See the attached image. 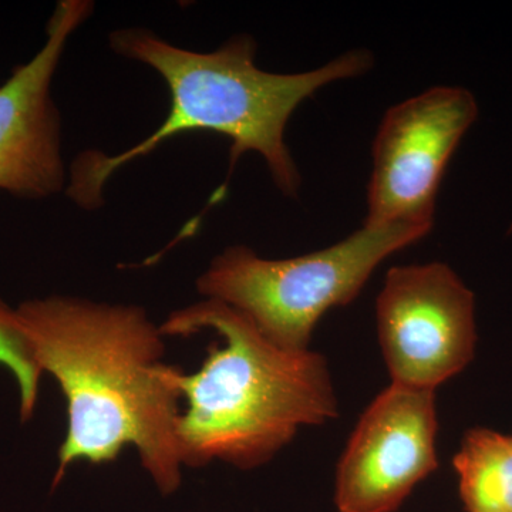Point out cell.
<instances>
[{
    "label": "cell",
    "instance_id": "obj_1",
    "mask_svg": "<svg viewBox=\"0 0 512 512\" xmlns=\"http://www.w3.org/2000/svg\"><path fill=\"white\" fill-rule=\"evenodd\" d=\"M43 373L66 400V436L53 487L77 463H114L134 447L163 495L183 481L178 367L164 362L165 336L141 306L53 295L18 306Z\"/></svg>",
    "mask_w": 512,
    "mask_h": 512
},
{
    "label": "cell",
    "instance_id": "obj_2",
    "mask_svg": "<svg viewBox=\"0 0 512 512\" xmlns=\"http://www.w3.org/2000/svg\"><path fill=\"white\" fill-rule=\"evenodd\" d=\"M109 45L116 55L146 64L163 77L170 110L163 124L136 146L114 156L90 150L74 158L64 191L86 211L99 210L107 181L124 165L195 131L229 138L231 168L245 154H258L276 188L285 197H298L302 177L285 140L292 114L323 87L362 76L375 63L372 53L359 49L309 72H265L256 66V42L248 35L202 53L175 46L150 29L127 28L113 30Z\"/></svg>",
    "mask_w": 512,
    "mask_h": 512
},
{
    "label": "cell",
    "instance_id": "obj_3",
    "mask_svg": "<svg viewBox=\"0 0 512 512\" xmlns=\"http://www.w3.org/2000/svg\"><path fill=\"white\" fill-rule=\"evenodd\" d=\"M160 329L165 338H190L202 330L218 338L197 372L178 375L184 468L221 461L254 470L274 460L302 429L338 416L328 360L311 349L275 345L225 303H191L170 313Z\"/></svg>",
    "mask_w": 512,
    "mask_h": 512
},
{
    "label": "cell",
    "instance_id": "obj_4",
    "mask_svg": "<svg viewBox=\"0 0 512 512\" xmlns=\"http://www.w3.org/2000/svg\"><path fill=\"white\" fill-rule=\"evenodd\" d=\"M431 229L362 225L332 247L285 259H266L245 245H232L198 276V293L237 309L275 345L309 350L326 312L355 301L377 266Z\"/></svg>",
    "mask_w": 512,
    "mask_h": 512
},
{
    "label": "cell",
    "instance_id": "obj_5",
    "mask_svg": "<svg viewBox=\"0 0 512 512\" xmlns=\"http://www.w3.org/2000/svg\"><path fill=\"white\" fill-rule=\"evenodd\" d=\"M470 90L436 86L384 113L372 146L366 227H434L437 192L451 157L476 123Z\"/></svg>",
    "mask_w": 512,
    "mask_h": 512
},
{
    "label": "cell",
    "instance_id": "obj_6",
    "mask_svg": "<svg viewBox=\"0 0 512 512\" xmlns=\"http://www.w3.org/2000/svg\"><path fill=\"white\" fill-rule=\"evenodd\" d=\"M376 328L392 383L436 392L476 355V298L443 262L393 266L376 299Z\"/></svg>",
    "mask_w": 512,
    "mask_h": 512
},
{
    "label": "cell",
    "instance_id": "obj_7",
    "mask_svg": "<svg viewBox=\"0 0 512 512\" xmlns=\"http://www.w3.org/2000/svg\"><path fill=\"white\" fill-rule=\"evenodd\" d=\"M436 392L390 383L357 421L336 470L339 512H394L437 466Z\"/></svg>",
    "mask_w": 512,
    "mask_h": 512
},
{
    "label": "cell",
    "instance_id": "obj_8",
    "mask_svg": "<svg viewBox=\"0 0 512 512\" xmlns=\"http://www.w3.org/2000/svg\"><path fill=\"white\" fill-rule=\"evenodd\" d=\"M93 10L90 0H60L47 23L45 45L0 86V191L45 200L66 190L62 120L52 82L70 36Z\"/></svg>",
    "mask_w": 512,
    "mask_h": 512
},
{
    "label": "cell",
    "instance_id": "obj_9",
    "mask_svg": "<svg viewBox=\"0 0 512 512\" xmlns=\"http://www.w3.org/2000/svg\"><path fill=\"white\" fill-rule=\"evenodd\" d=\"M453 466L467 512H512V436L487 427L466 431Z\"/></svg>",
    "mask_w": 512,
    "mask_h": 512
},
{
    "label": "cell",
    "instance_id": "obj_10",
    "mask_svg": "<svg viewBox=\"0 0 512 512\" xmlns=\"http://www.w3.org/2000/svg\"><path fill=\"white\" fill-rule=\"evenodd\" d=\"M0 365L8 367L18 382L20 419L28 421L35 414L39 397L42 366L28 330L20 319L18 309L10 308L0 299Z\"/></svg>",
    "mask_w": 512,
    "mask_h": 512
}]
</instances>
